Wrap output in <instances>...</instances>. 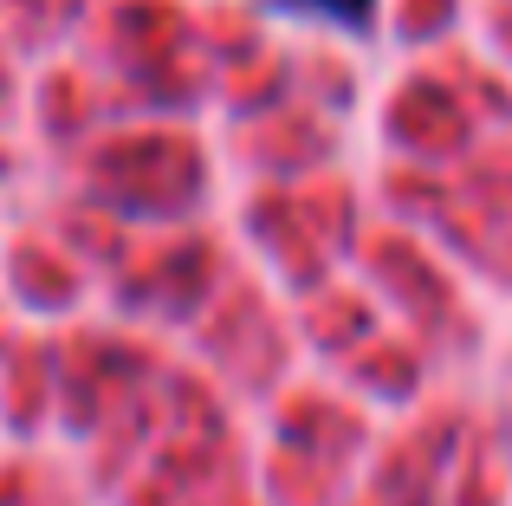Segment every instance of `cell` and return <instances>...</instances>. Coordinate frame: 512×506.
<instances>
[{
  "mask_svg": "<svg viewBox=\"0 0 512 506\" xmlns=\"http://www.w3.org/2000/svg\"><path fill=\"white\" fill-rule=\"evenodd\" d=\"M305 7H318L325 20H344V26H370L376 0H305Z\"/></svg>",
  "mask_w": 512,
  "mask_h": 506,
  "instance_id": "1",
  "label": "cell"
}]
</instances>
